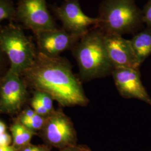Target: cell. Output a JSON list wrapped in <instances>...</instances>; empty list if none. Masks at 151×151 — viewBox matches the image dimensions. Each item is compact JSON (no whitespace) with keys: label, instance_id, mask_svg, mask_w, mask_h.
I'll return each instance as SVG.
<instances>
[{"label":"cell","instance_id":"obj_1","mask_svg":"<svg viewBox=\"0 0 151 151\" xmlns=\"http://www.w3.org/2000/svg\"><path fill=\"white\" fill-rule=\"evenodd\" d=\"M23 72L37 91L48 93L63 106H86L89 103L81 80L63 58L39 52L32 65Z\"/></svg>","mask_w":151,"mask_h":151},{"label":"cell","instance_id":"obj_2","mask_svg":"<svg viewBox=\"0 0 151 151\" xmlns=\"http://www.w3.org/2000/svg\"><path fill=\"white\" fill-rule=\"evenodd\" d=\"M104 35L99 27H92L72 49L81 81L105 77L112 73L114 67L108 57Z\"/></svg>","mask_w":151,"mask_h":151},{"label":"cell","instance_id":"obj_3","mask_svg":"<svg viewBox=\"0 0 151 151\" xmlns=\"http://www.w3.org/2000/svg\"><path fill=\"white\" fill-rule=\"evenodd\" d=\"M99 27L104 34L123 35L135 32L143 22L135 0H104L99 7Z\"/></svg>","mask_w":151,"mask_h":151},{"label":"cell","instance_id":"obj_4","mask_svg":"<svg viewBox=\"0 0 151 151\" xmlns=\"http://www.w3.org/2000/svg\"><path fill=\"white\" fill-rule=\"evenodd\" d=\"M0 48L10 60V70L18 74L32 65L37 54L32 42L14 24L0 28Z\"/></svg>","mask_w":151,"mask_h":151},{"label":"cell","instance_id":"obj_5","mask_svg":"<svg viewBox=\"0 0 151 151\" xmlns=\"http://www.w3.org/2000/svg\"><path fill=\"white\" fill-rule=\"evenodd\" d=\"M15 19L35 35L57 28L46 0H20L15 9Z\"/></svg>","mask_w":151,"mask_h":151},{"label":"cell","instance_id":"obj_6","mask_svg":"<svg viewBox=\"0 0 151 151\" xmlns=\"http://www.w3.org/2000/svg\"><path fill=\"white\" fill-rule=\"evenodd\" d=\"M55 15L62 24V28L71 34L82 36L91 28L97 27L99 19L86 15L82 10L79 0H65L53 8Z\"/></svg>","mask_w":151,"mask_h":151},{"label":"cell","instance_id":"obj_7","mask_svg":"<svg viewBox=\"0 0 151 151\" xmlns=\"http://www.w3.org/2000/svg\"><path fill=\"white\" fill-rule=\"evenodd\" d=\"M44 136L51 145L64 148L77 144V133L70 119L60 111H54L47 117Z\"/></svg>","mask_w":151,"mask_h":151},{"label":"cell","instance_id":"obj_8","mask_svg":"<svg viewBox=\"0 0 151 151\" xmlns=\"http://www.w3.org/2000/svg\"><path fill=\"white\" fill-rule=\"evenodd\" d=\"M111 75L122 97L138 99L151 106V97L142 84L139 69L114 68Z\"/></svg>","mask_w":151,"mask_h":151},{"label":"cell","instance_id":"obj_9","mask_svg":"<svg viewBox=\"0 0 151 151\" xmlns=\"http://www.w3.org/2000/svg\"><path fill=\"white\" fill-rule=\"evenodd\" d=\"M104 40L108 57L114 68L139 69L140 65L135 57L130 40L119 35L104 34Z\"/></svg>","mask_w":151,"mask_h":151},{"label":"cell","instance_id":"obj_10","mask_svg":"<svg viewBox=\"0 0 151 151\" xmlns=\"http://www.w3.org/2000/svg\"><path fill=\"white\" fill-rule=\"evenodd\" d=\"M40 52L50 57H57L63 52L72 49L82 36L71 34L63 28L35 34Z\"/></svg>","mask_w":151,"mask_h":151},{"label":"cell","instance_id":"obj_11","mask_svg":"<svg viewBox=\"0 0 151 151\" xmlns=\"http://www.w3.org/2000/svg\"><path fill=\"white\" fill-rule=\"evenodd\" d=\"M26 95L25 85L19 74L9 70L0 90V109L7 113L19 110Z\"/></svg>","mask_w":151,"mask_h":151},{"label":"cell","instance_id":"obj_12","mask_svg":"<svg viewBox=\"0 0 151 151\" xmlns=\"http://www.w3.org/2000/svg\"><path fill=\"white\" fill-rule=\"evenodd\" d=\"M130 41L135 57L141 65L151 54V27H147Z\"/></svg>","mask_w":151,"mask_h":151},{"label":"cell","instance_id":"obj_13","mask_svg":"<svg viewBox=\"0 0 151 151\" xmlns=\"http://www.w3.org/2000/svg\"><path fill=\"white\" fill-rule=\"evenodd\" d=\"M15 9L11 0H0V28L3 20L15 19Z\"/></svg>","mask_w":151,"mask_h":151},{"label":"cell","instance_id":"obj_14","mask_svg":"<svg viewBox=\"0 0 151 151\" xmlns=\"http://www.w3.org/2000/svg\"><path fill=\"white\" fill-rule=\"evenodd\" d=\"M39 114H36L34 116L28 119H21L20 122L23 125L30 129L37 130L43 129L46 122V118Z\"/></svg>","mask_w":151,"mask_h":151},{"label":"cell","instance_id":"obj_15","mask_svg":"<svg viewBox=\"0 0 151 151\" xmlns=\"http://www.w3.org/2000/svg\"><path fill=\"white\" fill-rule=\"evenodd\" d=\"M34 97L37 98L50 113H52L54 111L53 106V99L48 93L44 92L37 91L34 94Z\"/></svg>","mask_w":151,"mask_h":151},{"label":"cell","instance_id":"obj_16","mask_svg":"<svg viewBox=\"0 0 151 151\" xmlns=\"http://www.w3.org/2000/svg\"><path fill=\"white\" fill-rule=\"evenodd\" d=\"M22 124L16 123L11 127V130L14 144L18 146H24V140L22 132Z\"/></svg>","mask_w":151,"mask_h":151},{"label":"cell","instance_id":"obj_17","mask_svg":"<svg viewBox=\"0 0 151 151\" xmlns=\"http://www.w3.org/2000/svg\"><path fill=\"white\" fill-rule=\"evenodd\" d=\"M32 106L33 110L37 113L45 117H47L51 113H50L48 111L44 108L43 105L42 104L37 98L33 97L32 101Z\"/></svg>","mask_w":151,"mask_h":151},{"label":"cell","instance_id":"obj_18","mask_svg":"<svg viewBox=\"0 0 151 151\" xmlns=\"http://www.w3.org/2000/svg\"><path fill=\"white\" fill-rule=\"evenodd\" d=\"M142 11L143 22L146 23L147 27H151V0H148Z\"/></svg>","mask_w":151,"mask_h":151},{"label":"cell","instance_id":"obj_19","mask_svg":"<svg viewBox=\"0 0 151 151\" xmlns=\"http://www.w3.org/2000/svg\"><path fill=\"white\" fill-rule=\"evenodd\" d=\"M22 132L25 145H27L29 143L30 141L32 139V136L34 135V132L32 130L27 128L23 125L22 126Z\"/></svg>","mask_w":151,"mask_h":151},{"label":"cell","instance_id":"obj_20","mask_svg":"<svg viewBox=\"0 0 151 151\" xmlns=\"http://www.w3.org/2000/svg\"><path fill=\"white\" fill-rule=\"evenodd\" d=\"M61 151H92L90 148L85 145H77L63 148Z\"/></svg>","mask_w":151,"mask_h":151},{"label":"cell","instance_id":"obj_21","mask_svg":"<svg viewBox=\"0 0 151 151\" xmlns=\"http://www.w3.org/2000/svg\"><path fill=\"white\" fill-rule=\"evenodd\" d=\"M11 142V137L7 133L0 134V147L9 146Z\"/></svg>","mask_w":151,"mask_h":151},{"label":"cell","instance_id":"obj_22","mask_svg":"<svg viewBox=\"0 0 151 151\" xmlns=\"http://www.w3.org/2000/svg\"><path fill=\"white\" fill-rule=\"evenodd\" d=\"M24 151H49V150L45 147L32 146L25 148Z\"/></svg>","mask_w":151,"mask_h":151},{"label":"cell","instance_id":"obj_23","mask_svg":"<svg viewBox=\"0 0 151 151\" xmlns=\"http://www.w3.org/2000/svg\"><path fill=\"white\" fill-rule=\"evenodd\" d=\"M37 113L34 110H27L24 112L22 115L21 117V119H28L30 118Z\"/></svg>","mask_w":151,"mask_h":151},{"label":"cell","instance_id":"obj_24","mask_svg":"<svg viewBox=\"0 0 151 151\" xmlns=\"http://www.w3.org/2000/svg\"><path fill=\"white\" fill-rule=\"evenodd\" d=\"M0 151H15V150L12 146H6L0 147Z\"/></svg>","mask_w":151,"mask_h":151},{"label":"cell","instance_id":"obj_25","mask_svg":"<svg viewBox=\"0 0 151 151\" xmlns=\"http://www.w3.org/2000/svg\"><path fill=\"white\" fill-rule=\"evenodd\" d=\"M6 126L5 124L0 120V134H2L6 132Z\"/></svg>","mask_w":151,"mask_h":151},{"label":"cell","instance_id":"obj_26","mask_svg":"<svg viewBox=\"0 0 151 151\" xmlns=\"http://www.w3.org/2000/svg\"><path fill=\"white\" fill-rule=\"evenodd\" d=\"M0 52H2V50H1V48H0ZM0 63H1V55H0Z\"/></svg>","mask_w":151,"mask_h":151}]
</instances>
